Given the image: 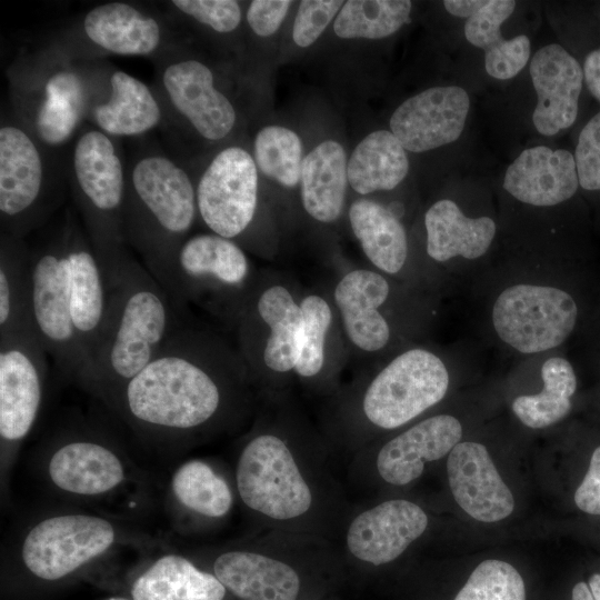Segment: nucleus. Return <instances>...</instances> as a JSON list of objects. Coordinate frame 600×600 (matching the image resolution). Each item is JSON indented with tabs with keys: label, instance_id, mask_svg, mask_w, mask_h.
I'll list each match as a JSON object with an SVG mask.
<instances>
[{
	"label": "nucleus",
	"instance_id": "9b49d317",
	"mask_svg": "<svg viewBox=\"0 0 600 600\" xmlns=\"http://www.w3.org/2000/svg\"><path fill=\"white\" fill-rule=\"evenodd\" d=\"M577 318V303L568 292L541 284L510 286L492 308L498 337L523 354L559 347L573 331Z\"/></svg>",
	"mask_w": 600,
	"mask_h": 600
},
{
	"label": "nucleus",
	"instance_id": "7c9ffc66",
	"mask_svg": "<svg viewBox=\"0 0 600 600\" xmlns=\"http://www.w3.org/2000/svg\"><path fill=\"white\" fill-rule=\"evenodd\" d=\"M226 587L211 573L198 569L187 558H159L132 587L133 600H223Z\"/></svg>",
	"mask_w": 600,
	"mask_h": 600
},
{
	"label": "nucleus",
	"instance_id": "58836bf2",
	"mask_svg": "<svg viewBox=\"0 0 600 600\" xmlns=\"http://www.w3.org/2000/svg\"><path fill=\"white\" fill-rule=\"evenodd\" d=\"M302 327L299 358L294 371L303 378L317 376L324 363V347L332 312L320 296L310 294L300 303Z\"/></svg>",
	"mask_w": 600,
	"mask_h": 600
},
{
	"label": "nucleus",
	"instance_id": "4be33fe9",
	"mask_svg": "<svg viewBox=\"0 0 600 600\" xmlns=\"http://www.w3.org/2000/svg\"><path fill=\"white\" fill-rule=\"evenodd\" d=\"M574 156L564 149L537 146L524 149L507 168L503 188L520 202L550 207L578 190Z\"/></svg>",
	"mask_w": 600,
	"mask_h": 600
},
{
	"label": "nucleus",
	"instance_id": "ddd939ff",
	"mask_svg": "<svg viewBox=\"0 0 600 600\" xmlns=\"http://www.w3.org/2000/svg\"><path fill=\"white\" fill-rule=\"evenodd\" d=\"M194 187L198 216L211 232L233 241L246 232L258 204L257 164L246 149H221Z\"/></svg>",
	"mask_w": 600,
	"mask_h": 600
},
{
	"label": "nucleus",
	"instance_id": "2f4dec72",
	"mask_svg": "<svg viewBox=\"0 0 600 600\" xmlns=\"http://www.w3.org/2000/svg\"><path fill=\"white\" fill-rule=\"evenodd\" d=\"M349 221L373 266L389 274L402 269L408 257L407 233L390 209L373 200L359 199L349 209Z\"/></svg>",
	"mask_w": 600,
	"mask_h": 600
},
{
	"label": "nucleus",
	"instance_id": "5701e85b",
	"mask_svg": "<svg viewBox=\"0 0 600 600\" xmlns=\"http://www.w3.org/2000/svg\"><path fill=\"white\" fill-rule=\"evenodd\" d=\"M389 292L387 279L366 269L348 272L336 286L334 301L344 331L351 343L362 351H379L390 339L389 323L379 311Z\"/></svg>",
	"mask_w": 600,
	"mask_h": 600
},
{
	"label": "nucleus",
	"instance_id": "39448f33",
	"mask_svg": "<svg viewBox=\"0 0 600 600\" xmlns=\"http://www.w3.org/2000/svg\"><path fill=\"white\" fill-rule=\"evenodd\" d=\"M190 174L160 148L142 147L127 163L123 236L173 301L177 252L197 219Z\"/></svg>",
	"mask_w": 600,
	"mask_h": 600
},
{
	"label": "nucleus",
	"instance_id": "c756f323",
	"mask_svg": "<svg viewBox=\"0 0 600 600\" xmlns=\"http://www.w3.org/2000/svg\"><path fill=\"white\" fill-rule=\"evenodd\" d=\"M348 161L343 147L327 140L303 159L301 198L306 211L324 223L336 221L343 209L348 182Z\"/></svg>",
	"mask_w": 600,
	"mask_h": 600
},
{
	"label": "nucleus",
	"instance_id": "6ab92c4d",
	"mask_svg": "<svg viewBox=\"0 0 600 600\" xmlns=\"http://www.w3.org/2000/svg\"><path fill=\"white\" fill-rule=\"evenodd\" d=\"M427 527L428 517L420 506L392 499L352 520L347 532V546L357 559L380 566L400 557Z\"/></svg>",
	"mask_w": 600,
	"mask_h": 600
},
{
	"label": "nucleus",
	"instance_id": "e433bc0d",
	"mask_svg": "<svg viewBox=\"0 0 600 600\" xmlns=\"http://www.w3.org/2000/svg\"><path fill=\"white\" fill-rule=\"evenodd\" d=\"M171 489L182 506L204 517H223L232 506V493L226 480L200 460L180 466L172 476Z\"/></svg>",
	"mask_w": 600,
	"mask_h": 600
},
{
	"label": "nucleus",
	"instance_id": "09e8293b",
	"mask_svg": "<svg viewBox=\"0 0 600 600\" xmlns=\"http://www.w3.org/2000/svg\"><path fill=\"white\" fill-rule=\"evenodd\" d=\"M571 600H594L589 586L586 582H578L571 593Z\"/></svg>",
	"mask_w": 600,
	"mask_h": 600
},
{
	"label": "nucleus",
	"instance_id": "37998d69",
	"mask_svg": "<svg viewBox=\"0 0 600 600\" xmlns=\"http://www.w3.org/2000/svg\"><path fill=\"white\" fill-rule=\"evenodd\" d=\"M574 161L579 186L584 190H600V112L594 114L581 130Z\"/></svg>",
	"mask_w": 600,
	"mask_h": 600
},
{
	"label": "nucleus",
	"instance_id": "ea45409f",
	"mask_svg": "<svg viewBox=\"0 0 600 600\" xmlns=\"http://www.w3.org/2000/svg\"><path fill=\"white\" fill-rule=\"evenodd\" d=\"M454 600H526V586L512 564L488 559L477 566Z\"/></svg>",
	"mask_w": 600,
	"mask_h": 600
},
{
	"label": "nucleus",
	"instance_id": "9d476101",
	"mask_svg": "<svg viewBox=\"0 0 600 600\" xmlns=\"http://www.w3.org/2000/svg\"><path fill=\"white\" fill-rule=\"evenodd\" d=\"M449 382L447 367L437 354L421 348L407 350L370 382L363 413L379 428L396 429L440 402Z\"/></svg>",
	"mask_w": 600,
	"mask_h": 600
},
{
	"label": "nucleus",
	"instance_id": "6e6552de",
	"mask_svg": "<svg viewBox=\"0 0 600 600\" xmlns=\"http://www.w3.org/2000/svg\"><path fill=\"white\" fill-rule=\"evenodd\" d=\"M250 264L231 239L213 232L189 236L173 264V303L180 312L187 301L239 317L248 301Z\"/></svg>",
	"mask_w": 600,
	"mask_h": 600
},
{
	"label": "nucleus",
	"instance_id": "c9c22d12",
	"mask_svg": "<svg viewBox=\"0 0 600 600\" xmlns=\"http://www.w3.org/2000/svg\"><path fill=\"white\" fill-rule=\"evenodd\" d=\"M412 2L408 0H349L333 22L342 39H381L409 22Z\"/></svg>",
	"mask_w": 600,
	"mask_h": 600
},
{
	"label": "nucleus",
	"instance_id": "7ed1b4c3",
	"mask_svg": "<svg viewBox=\"0 0 600 600\" xmlns=\"http://www.w3.org/2000/svg\"><path fill=\"white\" fill-rule=\"evenodd\" d=\"M178 312L166 289L128 250L110 280L106 323L82 386L109 400L180 327Z\"/></svg>",
	"mask_w": 600,
	"mask_h": 600
},
{
	"label": "nucleus",
	"instance_id": "bb28decb",
	"mask_svg": "<svg viewBox=\"0 0 600 600\" xmlns=\"http://www.w3.org/2000/svg\"><path fill=\"white\" fill-rule=\"evenodd\" d=\"M427 252L438 262L456 257L477 259L490 248L496 222L489 217L469 218L449 199L434 202L424 214Z\"/></svg>",
	"mask_w": 600,
	"mask_h": 600
},
{
	"label": "nucleus",
	"instance_id": "cd10ccee",
	"mask_svg": "<svg viewBox=\"0 0 600 600\" xmlns=\"http://www.w3.org/2000/svg\"><path fill=\"white\" fill-rule=\"evenodd\" d=\"M241 311L258 317L269 330L262 348V363L274 372L294 370L302 313L290 291L281 284L270 286L258 294L254 303L247 301Z\"/></svg>",
	"mask_w": 600,
	"mask_h": 600
},
{
	"label": "nucleus",
	"instance_id": "393cba45",
	"mask_svg": "<svg viewBox=\"0 0 600 600\" xmlns=\"http://www.w3.org/2000/svg\"><path fill=\"white\" fill-rule=\"evenodd\" d=\"M214 576L241 600H297L300 579L287 563L260 553L228 551L213 563Z\"/></svg>",
	"mask_w": 600,
	"mask_h": 600
},
{
	"label": "nucleus",
	"instance_id": "4c0bfd02",
	"mask_svg": "<svg viewBox=\"0 0 600 600\" xmlns=\"http://www.w3.org/2000/svg\"><path fill=\"white\" fill-rule=\"evenodd\" d=\"M257 168L279 184L292 188L298 184L302 169V143L292 130L268 126L259 130L253 141Z\"/></svg>",
	"mask_w": 600,
	"mask_h": 600
},
{
	"label": "nucleus",
	"instance_id": "79ce46f5",
	"mask_svg": "<svg viewBox=\"0 0 600 600\" xmlns=\"http://www.w3.org/2000/svg\"><path fill=\"white\" fill-rule=\"evenodd\" d=\"M344 2L341 0H303L300 2L292 38L297 46H311L324 31L329 22L339 13Z\"/></svg>",
	"mask_w": 600,
	"mask_h": 600
},
{
	"label": "nucleus",
	"instance_id": "4468645a",
	"mask_svg": "<svg viewBox=\"0 0 600 600\" xmlns=\"http://www.w3.org/2000/svg\"><path fill=\"white\" fill-rule=\"evenodd\" d=\"M48 353L33 329L0 336V437L20 443L40 411Z\"/></svg>",
	"mask_w": 600,
	"mask_h": 600
},
{
	"label": "nucleus",
	"instance_id": "412c9836",
	"mask_svg": "<svg viewBox=\"0 0 600 600\" xmlns=\"http://www.w3.org/2000/svg\"><path fill=\"white\" fill-rule=\"evenodd\" d=\"M462 426L450 414L427 418L388 441L377 457L380 477L393 486L418 479L424 464L449 454L460 442Z\"/></svg>",
	"mask_w": 600,
	"mask_h": 600
},
{
	"label": "nucleus",
	"instance_id": "f03ea898",
	"mask_svg": "<svg viewBox=\"0 0 600 600\" xmlns=\"http://www.w3.org/2000/svg\"><path fill=\"white\" fill-rule=\"evenodd\" d=\"M244 363L218 337L180 326L109 400L146 432H192L219 416L227 391L246 373Z\"/></svg>",
	"mask_w": 600,
	"mask_h": 600
},
{
	"label": "nucleus",
	"instance_id": "de8ad7c7",
	"mask_svg": "<svg viewBox=\"0 0 600 600\" xmlns=\"http://www.w3.org/2000/svg\"><path fill=\"white\" fill-rule=\"evenodd\" d=\"M487 2L481 0H446L443 1V6L450 14L469 19L487 4Z\"/></svg>",
	"mask_w": 600,
	"mask_h": 600
},
{
	"label": "nucleus",
	"instance_id": "f257e3e1",
	"mask_svg": "<svg viewBox=\"0 0 600 600\" xmlns=\"http://www.w3.org/2000/svg\"><path fill=\"white\" fill-rule=\"evenodd\" d=\"M29 249L32 328L59 370L82 384L106 323L109 279L72 212Z\"/></svg>",
	"mask_w": 600,
	"mask_h": 600
},
{
	"label": "nucleus",
	"instance_id": "a878e982",
	"mask_svg": "<svg viewBox=\"0 0 600 600\" xmlns=\"http://www.w3.org/2000/svg\"><path fill=\"white\" fill-rule=\"evenodd\" d=\"M48 471L59 489L80 496L106 493L124 478L118 456L104 444L90 440L62 444L51 456Z\"/></svg>",
	"mask_w": 600,
	"mask_h": 600
},
{
	"label": "nucleus",
	"instance_id": "aec40b11",
	"mask_svg": "<svg viewBox=\"0 0 600 600\" xmlns=\"http://www.w3.org/2000/svg\"><path fill=\"white\" fill-rule=\"evenodd\" d=\"M529 72L537 93L532 122L543 136H554L576 121L583 72L562 46L550 43L532 57Z\"/></svg>",
	"mask_w": 600,
	"mask_h": 600
},
{
	"label": "nucleus",
	"instance_id": "a19ab883",
	"mask_svg": "<svg viewBox=\"0 0 600 600\" xmlns=\"http://www.w3.org/2000/svg\"><path fill=\"white\" fill-rule=\"evenodd\" d=\"M172 14L178 13L217 33H230L241 23L242 12L234 0H171Z\"/></svg>",
	"mask_w": 600,
	"mask_h": 600
},
{
	"label": "nucleus",
	"instance_id": "b1692460",
	"mask_svg": "<svg viewBox=\"0 0 600 600\" xmlns=\"http://www.w3.org/2000/svg\"><path fill=\"white\" fill-rule=\"evenodd\" d=\"M164 121L156 91L122 70L112 69L107 96L91 109L88 123L113 138L141 137Z\"/></svg>",
	"mask_w": 600,
	"mask_h": 600
},
{
	"label": "nucleus",
	"instance_id": "20e7f679",
	"mask_svg": "<svg viewBox=\"0 0 600 600\" xmlns=\"http://www.w3.org/2000/svg\"><path fill=\"white\" fill-rule=\"evenodd\" d=\"M112 68L53 42L9 69L13 113L47 148L74 140L91 109L108 93Z\"/></svg>",
	"mask_w": 600,
	"mask_h": 600
},
{
	"label": "nucleus",
	"instance_id": "8fccbe9b",
	"mask_svg": "<svg viewBox=\"0 0 600 600\" xmlns=\"http://www.w3.org/2000/svg\"><path fill=\"white\" fill-rule=\"evenodd\" d=\"M589 589L594 600H600V573H594L589 579Z\"/></svg>",
	"mask_w": 600,
	"mask_h": 600
},
{
	"label": "nucleus",
	"instance_id": "49530a36",
	"mask_svg": "<svg viewBox=\"0 0 600 600\" xmlns=\"http://www.w3.org/2000/svg\"><path fill=\"white\" fill-rule=\"evenodd\" d=\"M582 72L588 90L600 102V48L588 53Z\"/></svg>",
	"mask_w": 600,
	"mask_h": 600
},
{
	"label": "nucleus",
	"instance_id": "dca6fc26",
	"mask_svg": "<svg viewBox=\"0 0 600 600\" xmlns=\"http://www.w3.org/2000/svg\"><path fill=\"white\" fill-rule=\"evenodd\" d=\"M76 40L58 42L92 58L101 53L158 58L174 44L166 22L124 1L91 8L81 19Z\"/></svg>",
	"mask_w": 600,
	"mask_h": 600
},
{
	"label": "nucleus",
	"instance_id": "423d86ee",
	"mask_svg": "<svg viewBox=\"0 0 600 600\" xmlns=\"http://www.w3.org/2000/svg\"><path fill=\"white\" fill-rule=\"evenodd\" d=\"M68 178L83 228L110 281L128 251L123 236L127 163L118 139L86 123L73 140Z\"/></svg>",
	"mask_w": 600,
	"mask_h": 600
},
{
	"label": "nucleus",
	"instance_id": "f3484780",
	"mask_svg": "<svg viewBox=\"0 0 600 600\" xmlns=\"http://www.w3.org/2000/svg\"><path fill=\"white\" fill-rule=\"evenodd\" d=\"M469 109L463 88L432 87L403 101L390 118V129L406 150L429 151L461 136Z\"/></svg>",
	"mask_w": 600,
	"mask_h": 600
},
{
	"label": "nucleus",
	"instance_id": "72a5a7b5",
	"mask_svg": "<svg viewBox=\"0 0 600 600\" xmlns=\"http://www.w3.org/2000/svg\"><path fill=\"white\" fill-rule=\"evenodd\" d=\"M30 249L24 239L1 234L0 336L33 329L31 324Z\"/></svg>",
	"mask_w": 600,
	"mask_h": 600
},
{
	"label": "nucleus",
	"instance_id": "a211bd4d",
	"mask_svg": "<svg viewBox=\"0 0 600 600\" xmlns=\"http://www.w3.org/2000/svg\"><path fill=\"white\" fill-rule=\"evenodd\" d=\"M447 474L456 502L474 520L492 523L512 513L513 494L482 443L459 442L448 454Z\"/></svg>",
	"mask_w": 600,
	"mask_h": 600
},
{
	"label": "nucleus",
	"instance_id": "1a4fd4ad",
	"mask_svg": "<svg viewBox=\"0 0 600 600\" xmlns=\"http://www.w3.org/2000/svg\"><path fill=\"white\" fill-rule=\"evenodd\" d=\"M158 60L157 89L164 120L188 124L209 141L227 138L237 122L230 99L216 86L209 66L177 53L174 44ZM164 122V121H163Z\"/></svg>",
	"mask_w": 600,
	"mask_h": 600
},
{
	"label": "nucleus",
	"instance_id": "a18cd8bd",
	"mask_svg": "<svg viewBox=\"0 0 600 600\" xmlns=\"http://www.w3.org/2000/svg\"><path fill=\"white\" fill-rule=\"evenodd\" d=\"M574 503L586 513L600 516V446L593 451L588 471L576 490Z\"/></svg>",
	"mask_w": 600,
	"mask_h": 600
},
{
	"label": "nucleus",
	"instance_id": "c85d7f7f",
	"mask_svg": "<svg viewBox=\"0 0 600 600\" xmlns=\"http://www.w3.org/2000/svg\"><path fill=\"white\" fill-rule=\"evenodd\" d=\"M517 2L490 0L464 23L469 43L484 51L487 73L499 80L511 79L528 63L531 43L526 34L503 39L501 24L512 14Z\"/></svg>",
	"mask_w": 600,
	"mask_h": 600
},
{
	"label": "nucleus",
	"instance_id": "c03bdc74",
	"mask_svg": "<svg viewBox=\"0 0 600 600\" xmlns=\"http://www.w3.org/2000/svg\"><path fill=\"white\" fill-rule=\"evenodd\" d=\"M289 0H254L247 10V22L259 37H269L281 26L288 9Z\"/></svg>",
	"mask_w": 600,
	"mask_h": 600
},
{
	"label": "nucleus",
	"instance_id": "f704fd0d",
	"mask_svg": "<svg viewBox=\"0 0 600 600\" xmlns=\"http://www.w3.org/2000/svg\"><path fill=\"white\" fill-rule=\"evenodd\" d=\"M543 388L539 393L519 396L512 411L528 428L543 429L562 420L571 409V397L577 389V377L571 363L551 357L541 368Z\"/></svg>",
	"mask_w": 600,
	"mask_h": 600
},
{
	"label": "nucleus",
	"instance_id": "473e14b6",
	"mask_svg": "<svg viewBox=\"0 0 600 600\" xmlns=\"http://www.w3.org/2000/svg\"><path fill=\"white\" fill-rule=\"evenodd\" d=\"M348 182L360 194L394 189L408 174L406 149L391 131L363 138L348 161Z\"/></svg>",
	"mask_w": 600,
	"mask_h": 600
},
{
	"label": "nucleus",
	"instance_id": "0eeeda50",
	"mask_svg": "<svg viewBox=\"0 0 600 600\" xmlns=\"http://www.w3.org/2000/svg\"><path fill=\"white\" fill-rule=\"evenodd\" d=\"M53 151L14 114L0 126L1 234L24 239L42 227L61 201L62 176Z\"/></svg>",
	"mask_w": 600,
	"mask_h": 600
},
{
	"label": "nucleus",
	"instance_id": "f8f14e48",
	"mask_svg": "<svg viewBox=\"0 0 600 600\" xmlns=\"http://www.w3.org/2000/svg\"><path fill=\"white\" fill-rule=\"evenodd\" d=\"M236 479L244 504L271 519L290 520L311 507L309 484L286 442L274 434H259L246 444Z\"/></svg>",
	"mask_w": 600,
	"mask_h": 600
},
{
	"label": "nucleus",
	"instance_id": "2eb2a0df",
	"mask_svg": "<svg viewBox=\"0 0 600 600\" xmlns=\"http://www.w3.org/2000/svg\"><path fill=\"white\" fill-rule=\"evenodd\" d=\"M112 524L88 514H63L37 523L26 536L21 557L43 580H58L104 553L114 542Z\"/></svg>",
	"mask_w": 600,
	"mask_h": 600
}]
</instances>
